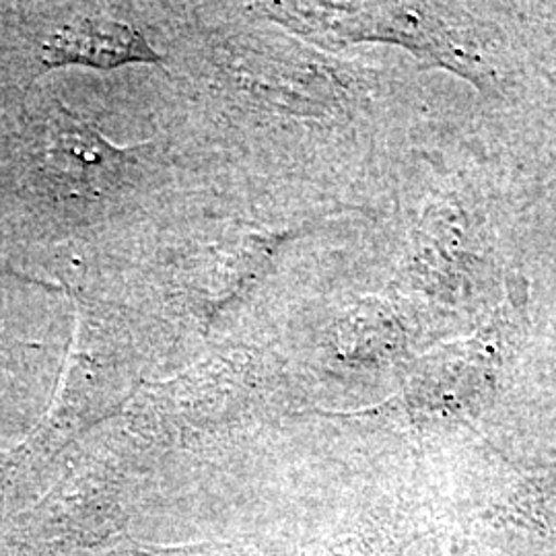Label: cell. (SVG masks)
<instances>
[{
	"mask_svg": "<svg viewBox=\"0 0 556 556\" xmlns=\"http://www.w3.org/2000/svg\"><path fill=\"white\" fill-rule=\"evenodd\" d=\"M139 153V147L112 144L93 124L60 105L46 130L43 172L62 199H108L128 181Z\"/></svg>",
	"mask_w": 556,
	"mask_h": 556,
	"instance_id": "1",
	"label": "cell"
},
{
	"mask_svg": "<svg viewBox=\"0 0 556 556\" xmlns=\"http://www.w3.org/2000/svg\"><path fill=\"white\" fill-rule=\"evenodd\" d=\"M41 60L46 66L83 64L93 68H118L132 62H163L135 27L108 17L71 21L43 43Z\"/></svg>",
	"mask_w": 556,
	"mask_h": 556,
	"instance_id": "2",
	"label": "cell"
}]
</instances>
